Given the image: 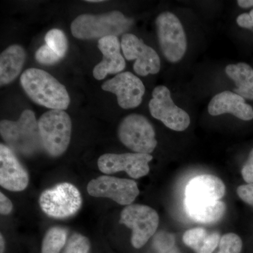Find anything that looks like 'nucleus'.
<instances>
[{"mask_svg":"<svg viewBox=\"0 0 253 253\" xmlns=\"http://www.w3.org/2000/svg\"><path fill=\"white\" fill-rule=\"evenodd\" d=\"M21 84L28 97L37 104L61 111L69 106L71 100L65 86L43 70H26L21 75Z\"/></svg>","mask_w":253,"mask_h":253,"instance_id":"1","label":"nucleus"},{"mask_svg":"<svg viewBox=\"0 0 253 253\" xmlns=\"http://www.w3.org/2000/svg\"><path fill=\"white\" fill-rule=\"evenodd\" d=\"M0 134L10 149L24 156L43 148L38 121L31 110H25L17 121H1Z\"/></svg>","mask_w":253,"mask_h":253,"instance_id":"2","label":"nucleus"},{"mask_svg":"<svg viewBox=\"0 0 253 253\" xmlns=\"http://www.w3.org/2000/svg\"><path fill=\"white\" fill-rule=\"evenodd\" d=\"M132 20L126 18L121 11L102 14H81L71 23L73 36L80 40L101 39L123 34L132 25Z\"/></svg>","mask_w":253,"mask_h":253,"instance_id":"3","label":"nucleus"},{"mask_svg":"<svg viewBox=\"0 0 253 253\" xmlns=\"http://www.w3.org/2000/svg\"><path fill=\"white\" fill-rule=\"evenodd\" d=\"M43 149L53 157L62 155L71 141L72 123L67 113L50 110L38 121Z\"/></svg>","mask_w":253,"mask_h":253,"instance_id":"4","label":"nucleus"},{"mask_svg":"<svg viewBox=\"0 0 253 253\" xmlns=\"http://www.w3.org/2000/svg\"><path fill=\"white\" fill-rule=\"evenodd\" d=\"M118 134L121 142L136 154H151L157 146L154 127L141 115L133 113L123 118Z\"/></svg>","mask_w":253,"mask_h":253,"instance_id":"5","label":"nucleus"},{"mask_svg":"<svg viewBox=\"0 0 253 253\" xmlns=\"http://www.w3.org/2000/svg\"><path fill=\"white\" fill-rule=\"evenodd\" d=\"M82 197L79 190L71 183L57 184L42 193L40 206L49 217L64 219L74 215L81 209Z\"/></svg>","mask_w":253,"mask_h":253,"instance_id":"6","label":"nucleus"},{"mask_svg":"<svg viewBox=\"0 0 253 253\" xmlns=\"http://www.w3.org/2000/svg\"><path fill=\"white\" fill-rule=\"evenodd\" d=\"M156 24L160 46L166 59L171 63L180 61L187 49V41L179 18L166 11L158 15Z\"/></svg>","mask_w":253,"mask_h":253,"instance_id":"7","label":"nucleus"},{"mask_svg":"<svg viewBox=\"0 0 253 253\" xmlns=\"http://www.w3.org/2000/svg\"><path fill=\"white\" fill-rule=\"evenodd\" d=\"M120 223L132 231L131 244L139 249L156 234L159 224L157 212L144 205H129L123 210Z\"/></svg>","mask_w":253,"mask_h":253,"instance_id":"8","label":"nucleus"},{"mask_svg":"<svg viewBox=\"0 0 253 253\" xmlns=\"http://www.w3.org/2000/svg\"><path fill=\"white\" fill-rule=\"evenodd\" d=\"M152 96L149 107L153 117L174 131H182L189 127L191 123L189 115L174 104L167 86H156Z\"/></svg>","mask_w":253,"mask_h":253,"instance_id":"9","label":"nucleus"},{"mask_svg":"<svg viewBox=\"0 0 253 253\" xmlns=\"http://www.w3.org/2000/svg\"><path fill=\"white\" fill-rule=\"evenodd\" d=\"M86 189L91 196L109 198L123 206L131 205L139 194L135 181L109 176H101L92 179Z\"/></svg>","mask_w":253,"mask_h":253,"instance_id":"10","label":"nucleus"},{"mask_svg":"<svg viewBox=\"0 0 253 253\" xmlns=\"http://www.w3.org/2000/svg\"><path fill=\"white\" fill-rule=\"evenodd\" d=\"M121 48L126 60H135L133 69L139 76L157 74L161 70V59L157 52L134 35H123Z\"/></svg>","mask_w":253,"mask_h":253,"instance_id":"11","label":"nucleus"},{"mask_svg":"<svg viewBox=\"0 0 253 253\" xmlns=\"http://www.w3.org/2000/svg\"><path fill=\"white\" fill-rule=\"evenodd\" d=\"M153 156L150 154L126 153V154H106L98 160L100 170L105 174H113L125 171L134 179L147 175L150 171L149 162Z\"/></svg>","mask_w":253,"mask_h":253,"instance_id":"12","label":"nucleus"},{"mask_svg":"<svg viewBox=\"0 0 253 253\" xmlns=\"http://www.w3.org/2000/svg\"><path fill=\"white\" fill-rule=\"evenodd\" d=\"M103 90L117 96L118 105L122 109H134L141 104L145 94L144 83L131 72H123L105 82Z\"/></svg>","mask_w":253,"mask_h":253,"instance_id":"13","label":"nucleus"},{"mask_svg":"<svg viewBox=\"0 0 253 253\" xmlns=\"http://www.w3.org/2000/svg\"><path fill=\"white\" fill-rule=\"evenodd\" d=\"M29 183L27 171L21 166L12 150L0 145V184L12 191L26 189Z\"/></svg>","mask_w":253,"mask_h":253,"instance_id":"14","label":"nucleus"},{"mask_svg":"<svg viewBox=\"0 0 253 253\" xmlns=\"http://www.w3.org/2000/svg\"><path fill=\"white\" fill-rule=\"evenodd\" d=\"M225 185L217 176L203 174L189 181L185 191V203L203 204L219 201L225 194Z\"/></svg>","mask_w":253,"mask_h":253,"instance_id":"15","label":"nucleus"},{"mask_svg":"<svg viewBox=\"0 0 253 253\" xmlns=\"http://www.w3.org/2000/svg\"><path fill=\"white\" fill-rule=\"evenodd\" d=\"M98 47L104 56L102 61L93 69L95 79L101 81L108 74H119L126 68V60L121 54V44L116 36L99 40Z\"/></svg>","mask_w":253,"mask_h":253,"instance_id":"16","label":"nucleus"},{"mask_svg":"<svg viewBox=\"0 0 253 253\" xmlns=\"http://www.w3.org/2000/svg\"><path fill=\"white\" fill-rule=\"evenodd\" d=\"M208 113L212 116L231 113L243 121L253 119V109L242 96L230 91L216 94L208 104Z\"/></svg>","mask_w":253,"mask_h":253,"instance_id":"17","label":"nucleus"},{"mask_svg":"<svg viewBox=\"0 0 253 253\" xmlns=\"http://www.w3.org/2000/svg\"><path fill=\"white\" fill-rule=\"evenodd\" d=\"M26 54L22 46L14 44L6 48L0 56V84L6 85L12 83L19 76Z\"/></svg>","mask_w":253,"mask_h":253,"instance_id":"18","label":"nucleus"},{"mask_svg":"<svg viewBox=\"0 0 253 253\" xmlns=\"http://www.w3.org/2000/svg\"><path fill=\"white\" fill-rule=\"evenodd\" d=\"M220 234L209 233L203 228L189 229L183 235V243L196 253H213L219 246Z\"/></svg>","mask_w":253,"mask_h":253,"instance_id":"19","label":"nucleus"},{"mask_svg":"<svg viewBox=\"0 0 253 253\" xmlns=\"http://www.w3.org/2000/svg\"><path fill=\"white\" fill-rule=\"evenodd\" d=\"M225 73L235 83L234 93L244 99L253 100V69L249 64L239 63L228 65Z\"/></svg>","mask_w":253,"mask_h":253,"instance_id":"20","label":"nucleus"},{"mask_svg":"<svg viewBox=\"0 0 253 253\" xmlns=\"http://www.w3.org/2000/svg\"><path fill=\"white\" fill-rule=\"evenodd\" d=\"M186 212L190 217L203 224H213L220 220L226 211V205L221 201L204 204L185 203Z\"/></svg>","mask_w":253,"mask_h":253,"instance_id":"21","label":"nucleus"},{"mask_svg":"<svg viewBox=\"0 0 253 253\" xmlns=\"http://www.w3.org/2000/svg\"><path fill=\"white\" fill-rule=\"evenodd\" d=\"M67 236L64 228H51L43 239L42 253H60L66 244Z\"/></svg>","mask_w":253,"mask_h":253,"instance_id":"22","label":"nucleus"},{"mask_svg":"<svg viewBox=\"0 0 253 253\" xmlns=\"http://www.w3.org/2000/svg\"><path fill=\"white\" fill-rule=\"evenodd\" d=\"M46 44L56 54L63 58L66 54L68 47V40L62 31L59 29L50 30L46 33L45 38Z\"/></svg>","mask_w":253,"mask_h":253,"instance_id":"23","label":"nucleus"},{"mask_svg":"<svg viewBox=\"0 0 253 253\" xmlns=\"http://www.w3.org/2000/svg\"><path fill=\"white\" fill-rule=\"evenodd\" d=\"M218 248L216 253H241L242 240L237 234L229 233L221 236Z\"/></svg>","mask_w":253,"mask_h":253,"instance_id":"24","label":"nucleus"},{"mask_svg":"<svg viewBox=\"0 0 253 253\" xmlns=\"http://www.w3.org/2000/svg\"><path fill=\"white\" fill-rule=\"evenodd\" d=\"M90 249V242L85 236L73 234L68 240L64 253H88Z\"/></svg>","mask_w":253,"mask_h":253,"instance_id":"25","label":"nucleus"},{"mask_svg":"<svg viewBox=\"0 0 253 253\" xmlns=\"http://www.w3.org/2000/svg\"><path fill=\"white\" fill-rule=\"evenodd\" d=\"M153 246L158 253L167 252L175 247V239L172 234L161 231L155 236Z\"/></svg>","mask_w":253,"mask_h":253,"instance_id":"26","label":"nucleus"},{"mask_svg":"<svg viewBox=\"0 0 253 253\" xmlns=\"http://www.w3.org/2000/svg\"><path fill=\"white\" fill-rule=\"evenodd\" d=\"M62 59L59 54H56L54 50L51 49L49 46L43 45L38 49L36 53V59L41 64L53 65L59 62Z\"/></svg>","mask_w":253,"mask_h":253,"instance_id":"27","label":"nucleus"},{"mask_svg":"<svg viewBox=\"0 0 253 253\" xmlns=\"http://www.w3.org/2000/svg\"><path fill=\"white\" fill-rule=\"evenodd\" d=\"M240 199L253 207V184H245L237 188Z\"/></svg>","mask_w":253,"mask_h":253,"instance_id":"28","label":"nucleus"},{"mask_svg":"<svg viewBox=\"0 0 253 253\" xmlns=\"http://www.w3.org/2000/svg\"><path fill=\"white\" fill-rule=\"evenodd\" d=\"M243 178L248 184H253V149L241 170Z\"/></svg>","mask_w":253,"mask_h":253,"instance_id":"29","label":"nucleus"},{"mask_svg":"<svg viewBox=\"0 0 253 253\" xmlns=\"http://www.w3.org/2000/svg\"><path fill=\"white\" fill-rule=\"evenodd\" d=\"M236 22L240 27L252 29L253 31V9L251 10L249 14L245 13L239 15Z\"/></svg>","mask_w":253,"mask_h":253,"instance_id":"30","label":"nucleus"},{"mask_svg":"<svg viewBox=\"0 0 253 253\" xmlns=\"http://www.w3.org/2000/svg\"><path fill=\"white\" fill-rule=\"evenodd\" d=\"M13 209L11 201L2 193H0V212L1 214H9Z\"/></svg>","mask_w":253,"mask_h":253,"instance_id":"31","label":"nucleus"},{"mask_svg":"<svg viewBox=\"0 0 253 253\" xmlns=\"http://www.w3.org/2000/svg\"><path fill=\"white\" fill-rule=\"evenodd\" d=\"M237 3L239 6L244 9H248L253 6V0H239Z\"/></svg>","mask_w":253,"mask_h":253,"instance_id":"32","label":"nucleus"},{"mask_svg":"<svg viewBox=\"0 0 253 253\" xmlns=\"http://www.w3.org/2000/svg\"><path fill=\"white\" fill-rule=\"evenodd\" d=\"M0 247H1V251H0V253H4V239L3 238L2 235L0 236Z\"/></svg>","mask_w":253,"mask_h":253,"instance_id":"33","label":"nucleus"},{"mask_svg":"<svg viewBox=\"0 0 253 253\" xmlns=\"http://www.w3.org/2000/svg\"><path fill=\"white\" fill-rule=\"evenodd\" d=\"M161 253H181L180 251H179V249H176V247H174V249L170 250V251H168L167 252Z\"/></svg>","mask_w":253,"mask_h":253,"instance_id":"34","label":"nucleus"},{"mask_svg":"<svg viewBox=\"0 0 253 253\" xmlns=\"http://www.w3.org/2000/svg\"><path fill=\"white\" fill-rule=\"evenodd\" d=\"M87 2H92V3H99V2H103V0H88Z\"/></svg>","mask_w":253,"mask_h":253,"instance_id":"35","label":"nucleus"}]
</instances>
